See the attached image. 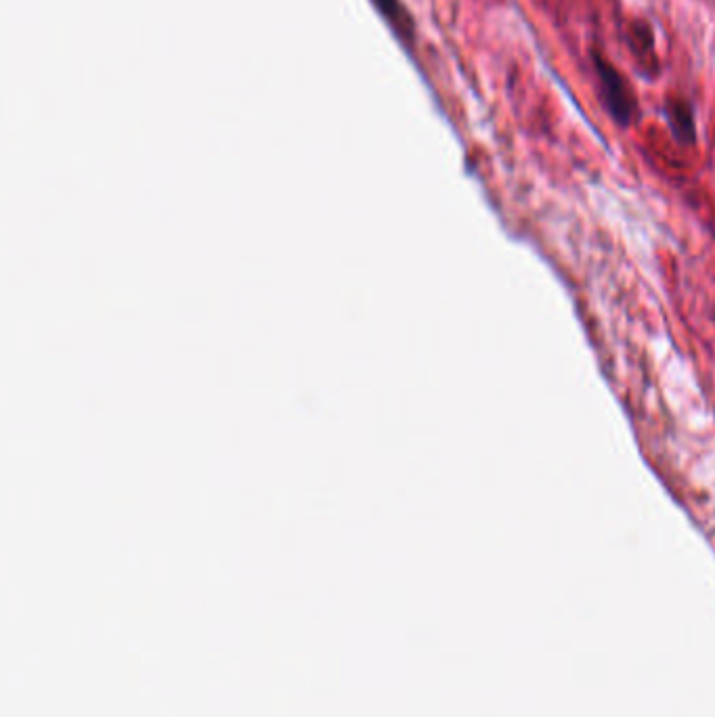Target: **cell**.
<instances>
[{"mask_svg":"<svg viewBox=\"0 0 715 717\" xmlns=\"http://www.w3.org/2000/svg\"><path fill=\"white\" fill-rule=\"evenodd\" d=\"M592 65L600 84V97L609 116L619 126H632L638 118V99L625 76L600 51H592Z\"/></svg>","mask_w":715,"mask_h":717,"instance_id":"6da1fadb","label":"cell"},{"mask_svg":"<svg viewBox=\"0 0 715 717\" xmlns=\"http://www.w3.org/2000/svg\"><path fill=\"white\" fill-rule=\"evenodd\" d=\"M627 42H630V51L636 57L638 65L642 68L644 76L655 78L659 76V57L655 51V32L653 26L646 19L630 21V30H627Z\"/></svg>","mask_w":715,"mask_h":717,"instance_id":"7a4b0ae2","label":"cell"},{"mask_svg":"<svg viewBox=\"0 0 715 717\" xmlns=\"http://www.w3.org/2000/svg\"><path fill=\"white\" fill-rule=\"evenodd\" d=\"M665 116L680 143H686V145L695 143V137H697L695 114H692V105L686 99L669 97L665 103Z\"/></svg>","mask_w":715,"mask_h":717,"instance_id":"3957f363","label":"cell"}]
</instances>
